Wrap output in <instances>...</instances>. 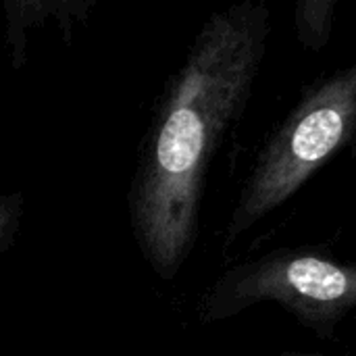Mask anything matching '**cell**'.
I'll return each mask as SVG.
<instances>
[{"mask_svg":"<svg viewBox=\"0 0 356 356\" xmlns=\"http://www.w3.org/2000/svg\"><path fill=\"white\" fill-rule=\"evenodd\" d=\"M269 33L263 0L211 13L156 100L127 190V221L161 282H173L196 246L211 163L248 106Z\"/></svg>","mask_w":356,"mask_h":356,"instance_id":"1","label":"cell"},{"mask_svg":"<svg viewBox=\"0 0 356 356\" xmlns=\"http://www.w3.org/2000/svg\"><path fill=\"white\" fill-rule=\"evenodd\" d=\"M356 142V60L305 86L269 136L223 229V248L286 204L334 154Z\"/></svg>","mask_w":356,"mask_h":356,"instance_id":"2","label":"cell"},{"mask_svg":"<svg viewBox=\"0 0 356 356\" xmlns=\"http://www.w3.org/2000/svg\"><path fill=\"white\" fill-rule=\"evenodd\" d=\"M273 302L321 340L356 311V263L309 248H280L225 269L198 298L202 325L227 321L250 307Z\"/></svg>","mask_w":356,"mask_h":356,"instance_id":"3","label":"cell"},{"mask_svg":"<svg viewBox=\"0 0 356 356\" xmlns=\"http://www.w3.org/2000/svg\"><path fill=\"white\" fill-rule=\"evenodd\" d=\"M96 0H4V42L10 67L23 69L31 33L44 25H54L63 40H69L77 23L88 21Z\"/></svg>","mask_w":356,"mask_h":356,"instance_id":"4","label":"cell"},{"mask_svg":"<svg viewBox=\"0 0 356 356\" xmlns=\"http://www.w3.org/2000/svg\"><path fill=\"white\" fill-rule=\"evenodd\" d=\"M338 0H302L294 8L296 38L302 48L319 52L327 46L336 21Z\"/></svg>","mask_w":356,"mask_h":356,"instance_id":"5","label":"cell"},{"mask_svg":"<svg viewBox=\"0 0 356 356\" xmlns=\"http://www.w3.org/2000/svg\"><path fill=\"white\" fill-rule=\"evenodd\" d=\"M25 219V194L21 190L0 194V259L17 242Z\"/></svg>","mask_w":356,"mask_h":356,"instance_id":"6","label":"cell"},{"mask_svg":"<svg viewBox=\"0 0 356 356\" xmlns=\"http://www.w3.org/2000/svg\"><path fill=\"white\" fill-rule=\"evenodd\" d=\"M282 356H305V355H294V353H284ZM342 356H356V355H342Z\"/></svg>","mask_w":356,"mask_h":356,"instance_id":"7","label":"cell"}]
</instances>
